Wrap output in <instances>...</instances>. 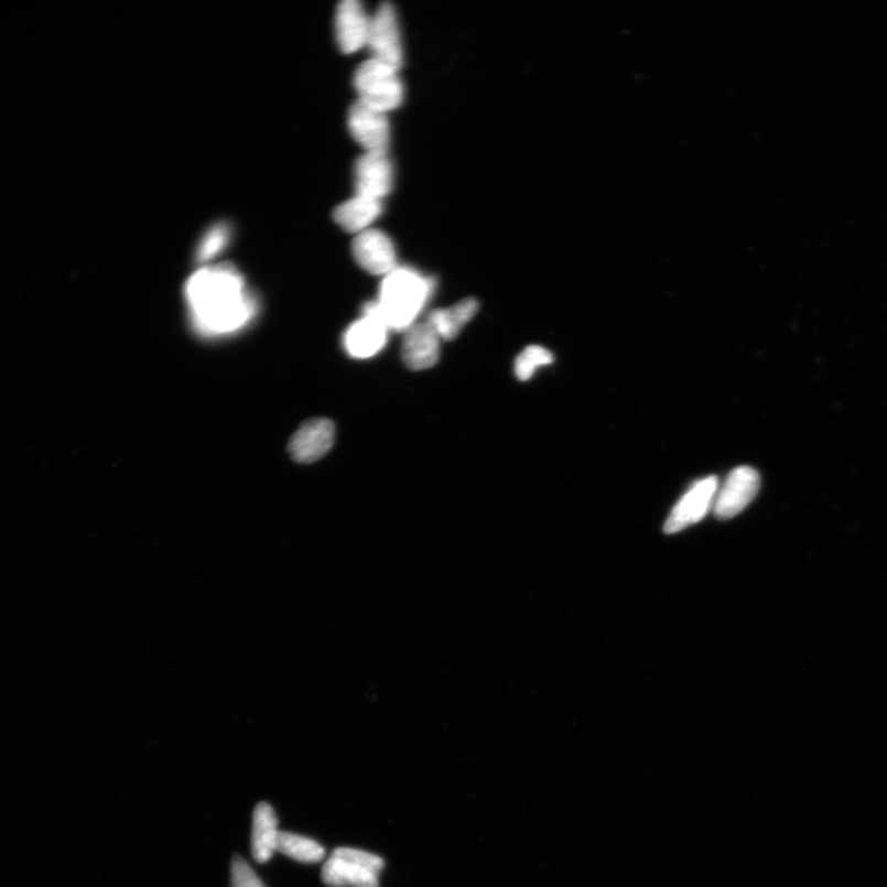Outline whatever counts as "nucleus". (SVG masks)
I'll list each match as a JSON object with an SVG mask.
<instances>
[{"mask_svg": "<svg viewBox=\"0 0 887 887\" xmlns=\"http://www.w3.org/2000/svg\"><path fill=\"white\" fill-rule=\"evenodd\" d=\"M186 299L194 326L205 336L235 333L257 313V302L248 294L242 275L228 264L197 270L187 280Z\"/></svg>", "mask_w": 887, "mask_h": 887, "instance_id": "obj_1", "label": "nucleus"}, {"mask_svg": "<svg viewBox=\"0 0 887 887\" xmlns=\"http://www.w3.org/2000/svg\"><path fill=\"white\" fill-rule=\"evenodd\" d=\"M434 280L410 268H396L386 275L378 301L368 302L363 311L374 313L392 331L405 332L414 325L434 291Z\"/></svg>", "mask_w": 887, "mask_h": 887, "instance_id": "obj_2", "label": "nucleus"}, {"mask_svg": "<svg viewBox=\"0 0 887 887\" xmlns=\"http://www.w3.org/2000/svg\"><path fill=\"white\" fill-rule=\"evenodd\" d=\"M383 866L378 855L342 847L323 866L322 880L329 887H380Z\"/></svg>", "mask_w": 887, "mask_h": 887, "instance_id": "obj_3", "label": "nucleus"}, {"mask_svg": "<svg viewBox=\"0 0 887 887\" xmlns=\"http://www.w3.org/2000/svg\"><path fill=\"white\" fill-rule=\"evenodd\" d=\"M354 87L361 102L386 113L399 108L403 101L399 71L374 58L364 62L355 72Z\"/></svg>", "mask_w": 887, "mask_h": 887, "instance_id": "obj_4", "label": "nucleus"}, {"mask_svg": "<svg viewBox=\"0 0 887 887\" xmlns=\"http://www.w3.org/2000/svg\"><path fill=\"white\" fill-rule=\"evenodd\" d=\"M374 60L396 71L403 65V47L398 14L392 4L383 3L371 18L368 44Z\"/></svg>", "mask_w": 887, "mask_h": 887, "instance_id": "obj_5", "label": "nucleus"}, {"mask_svg": "<svg viewBox=\"0 0 887 887\" xmlns=\"http://www.w3.org/2000/svg\"><path fill=\"white\" fill-rule=\"evenodd\" d=\"M760 487V477L755 468L739 466L728 474L726 482L718 487L714 502L717 519H732L749 506Z\"/></svg>", "mask_w": 887, "mask_h": 887, "instance_id": "obj_6", "label": "nucleus"}, {"mask_svg": "<svg viewBox=\"0 0 887 887\" xmlns=\"http://www.w3.org/2000/svg\"><path fill=\"white\" fill-rule=\"evenodd\" d=\"M718 489L716 476H708L695 483L681 498L666 520V534H675L703 520L714 507Z\"/></svg>", "mask_w": 887, "mask_h": 887, "instance_id": "obj_7", "label": "nucleus"}, {"mask_svg": "<svg viewBox=\"0 0 887 887\" xmlns=\"http://www.w3.org/2000/svg\"><path fill=\"white\" fill-rule=\"evenodd\" d=\"M349 131L361 148L371 153H388L390 123L388 115L358 100L349 110Z\"/></svg>", "mask_w": 887, "mask_h": 887, "instance_id": "obj_8", "label": "nucleus"}, {"mask_svg": "<svg viewBox=\"0 0 887 887\" xmlns=\"http://www.w3.org/2000/svg\"><path fill=\"white\" fill-rule=\"evenodd\" d=\"M351 249L357 263L372 275H388L398 268L390 237L378 229H367L359 234L355 237Z\"/></svg>", "mask_w": 887, "mask_h": 887, "instance_id": "obj_9", "label": "nucleus"}, {"mask_svg": "<svg viewBox=\"0 0 887 887\" xmlns=\"http://www.w3.org/2000/svg\"><path fill=\"white\" fill-rule=\"evenodd\" d=\"M336 436V428L326 419L311 420L291 437L289 452L295 462L311 464L328 454Z\"/></svg>", "mask_w": 887, "mask_h": 887, "instance_id": "obj_10", "label": "nucleus"}, {"mask_svg": "<svg viewBox=\"0 0 887 887\" xmlns=\"http://www.w3.org/2000/svg\"><path fill=\"white\" fill-rule=\"evenodd\" d=\"M441 357V338L430 322L414 323L405 331L402 359L407 368L422 371L435 367Z\"/></svg>", "mask_w": 887, "mask_h": 887, "instance_id": "obj_11", "label": "nucleus"}, {"mask_svg": "<svg viewBox=\"0 0 887 887\" xmlns=\"http://www.w3.org/2000/svg\"><path fill=\"white\" fill-rule=\"evenodd\" d=\"M393 169L388 153L367 152L355 164L357 195L381 201L392 190Z\"/></svg>", "mask_w": 887, "mask_h": 887, "instance_id": "obj_12", "label": "nucleus"}, {"mask_svg": "<svg viewBox=\"0 0 887 887\" xmlns=\"http://www.w3.org/2000/svg\"><path fill=\"white\" fill-rule=\"evenodd\" d=\"M371 18L358 0H344L336 13V36L344 54H354L368 44Z\"/></svg>", "mask_w": 887, "mask_h": 887, "instance_id": "obj_13", "label": "nucleus"}, {"mask_svg": "<svg viewBox=\"0 0 887 887\" xmlns=\"http://www.w3.org/2000/svg\"><path fill=\"white\" fill-rule=\"evenodd\" d=\"M389 328L374 313L363 312L344 334V347L355 359H368L380 353L388 342Z\"/></svg>", "mask_w": 887, "mask_h": 887, "instance_id": "obj_14", "label": "nucleus"}, {"mask_svg": "<svg viewBox=\"0 0 887 887\" xmlns=\"http://www.w3.org/2000/svg\"><path fill=\"white\" fill-rule=\"evenodd\" d=\"M278 818L268 802L258 803L253 813L252 854L258 863L273 857L279 840Z\"/></svg>", "mask_w": 887, "mask_h": 887, "instance_id": "obj_15", "label": "nucleus"}, {"mask_svg": "<svg viewBox=\"0 0 887 887\" xmlns=\"http://www.w3.org/2000/svg\"><path fill=\"white\" fill-rule=\"evenodd\" d=\"M382 213L381 201L355 195L353 199L339 205L334 212V220L347 232L361 234L377 220Z\"/></svg>", "mask_w": 887, "mask_h": 887, "instance_id": "obj_16", "label": "nucleus"}, {"mask_svg": "<svg viewBox=\"0 0 887 887\" xmlns=\"http://www.w3.org/2000/svg\"><path fill=\"white\" fill-rule=\"evenodd\" d=\"M477 311L478 302L469 298L451 309L433 311L426 321L431 323L441 339L453 340L467 323L474 320Z\"/></svg>", "mask_w": 887, "mask_h": 887, "instance_id": "obj_17", "label": "nucleus"}, {"mask_svg": "<svg viewBox=\"0 0 887 887\" xmlns=\"http://www.w3.org/2000/svg\"><path fill=\"white\" fill-rule=\"evenodd\" d=\"M277 852L300 863H318L325 858V848L311 839L296 833L280 832Z\"/></svg>", "mask_w": 887, "mask_h": 887, "instance_id": "obj_18", "label": "nucleus"}, {"mask_svg": "<svg viewBox=\"0 0 887 887\" xmlns=\"http://www.w3.org/2000/svg\"><path fill=\"white\" fill-rule=\"evenodd\" d=\"M554 363V355L539 346H529L516 359L515 372L520 381H528L536 370Z\"/></svg>", "mask_w": 887, "mask_h": 887, "instance_id": "obj_19", "label": "nucleus"}, {"mask_svg": "<svg viewBox=\"0 0 887 887\" xmlns=\"http://www.w3.org/2000/svg\"><path fill=\"white\" fill-rule=\"evenodd\" d=\"M229 237H231V234H229V227L225 224H217L207 229L199 247H197V262L205 263L220 255L227 247Z\"/></svg>", "mask_w": 887, "mask_h": 887, "instance_id": "obj_20", "label": "nucleus"}, {"mask_svg": "<svg viewBox=\"0 0 887 887\" xmlns=\"http://www.w3.org/2000/svg\"><path fill=\"white\" fill-rule=\"evenodd\" d=\"M231 887H267L259 876L241 857H235L231 864Z\"/></svg>", "mask_w": 887, "mask_h": 887, "instance_id": "obj_21", "label": "nucleus"}]
</instances>
